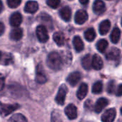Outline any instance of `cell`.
Instances as JSON below:
<instances>
[{
  "label": "cell",
  "instance_id": "11",
  "mask_svg": "<svg viewBox=\"0 0 122 122\" xmlns=\"http://www.w3.org/2000/svg\"><path fill=\"white\" fill-rule=\"evenodd\" d=\"M120 54H121L120 50H119V49H117V48L113 47V48H112V49L109 51V52L107 54L106 58H107L108 60L114 61V60H117V59H119Z\"/></svg>",
  "mask_w": 122,
  "mask_h": 122
},
{
  "label": "cell",
  "instance_id": "16",
  "mask_svg": "<svg viewBox=\"0 0 122 122\" xmlns=\"http://www.w3.org/2000/svg\"><path fill=\"white\" fill-rule=\"evenodd\" d=\"M87 93H88V86L86 84L83 83L80 85L76 95L79 100H82L86 97Z\"/></svg>",
  "mask_w": 122,
  "mask_h": 122
},
{
  "label": "cell",
  "instance_id": "8",
  "mask_svg": "<svg viewBox=\"0 0 122 122\" xmlns=\"http://www.w3.org/2000/svg\"><path fill=\"white\" fill-rule=\"evenodd\" d=\"M88 19V14L84 10H79L75 15V22L78 24H83Z\"/></svg>",
  "mask_w": 122,
  "mask_h": 122
},
{
  "label": "cell",
  "instance_id": "5",
  "mask_svg": "<svg viewBox=\"0 0 122 122\" xmlns=\"http://www.w3.org/2000/svg\"><path fill=\"white\" fill-rule=\"evenodd\" d=\"M36 36L39 39V41L41 43H45L49 39V35L46 30V28L43 26L40 25L36 28Z\"/></svg>",
  "mask_w": 122,
  "mask_h": 122
},
{
  "label": "cell",
  "instance_id": "32",
  "mask_svg": "<svg viewBox=\"0 0 122 122\" xmlns=\"http://www.w3.org/2000/svg\"><path fill=\"white\" fill-rule=\"evenodd\" d=\"M115 81H110L108 84V86H107V92L109 94H112L115 91Z\"/></svg>",
  "mask_w": 122,
  "mask_h": 122
},
{
  "label": "cell",
  "instance_id": "2",
  "mask_svg": "<svg viewBox=\"0 0 122 122\" xmlns=\"http://www.w3.org/2000/svg\"><path fill=\"white\" fill-rule=\"evenodd\" d=\"M19 108V105L17 104H4L2 102H0V114L3 117H6Z\"/></svg>",
  "mask_w": 122,
  "mask_h": 122
},
{
  "label": "cell",
  "instance_id": "13",
  "mask_svg": "<svg viewBox=\"0 0 122 122\" xmlns=\"http://www.w3.org/2000/svg\"><path fill=\"white\" fill-rule=\"evenodd\" d=\"M38 9H39V5L36 1H29L26 4L24 7V11L26 13L34 14L38 10Z\"/></svg>",
  "mask_w": 122,
  "mask_h": 122
},
{
  "label": "cell",
  "instance_id": "26",
  "mask_svg": "<svg viewBox=\"0 0 122 122\" xmlns=\"http://www.w3.org/2000/svg\"><path fill=\"white\" fill-rule=\"evenodd\" d=\"M107 46H108V42L105 39H101L97 44V48L98 51L102 53H104L106 51Z\"/></svg>",
  "mask_w": 122,
  "mask_h": 122
},
{
  "label": "cell",
  "instance_id": "35",
  "mask_svg": "<svg viewBox=\"0 0 122 122\" xmlns=\"http://www.w3.org/2000/svg\"><path fill=\"white\" fill-rule=\"evenodd\" d=\"M117 96H118V97L122 96V84H120L118 86V89L117 92Z\"/></svg>",
  "mask_w": 122,
  "mask_h": 122
},
{
  "label": "cell",
  "instance_id": "19",
  "mask_svg": "<svg viewBox=\"0 0 122 122\" xmlns=\"http://www.w3.org/2000/svg\"><path fill=\"white\" fill-rule=\"evenodd\" d=\"M23 36L22 30L19 28L14 29L10 33V38L14 41H19L21 39Z\"/></svg>",
  "mask_w": 122,
  "mask_h": 122
},
{
  "label": "cell",
  "instance_id": "14",
  "mask_svg": "<svg viewBox=\"0 0 122 122\" xmlns=\"http://www.w3.org/2000/svg\"><path fill=\"white\" fill-rule=\"evenodd\" d=\"M93 9L97 14H101L104 13L106 9V6L104 1H102V0H96L94 3Z\"/></svg>",
  "mask_w": 122,
  "mask_h": 122
},
{
  "label": "cell",
  "instance_id": "28",
  "mask_svg": "<svg viewBox=\"0 0 122 122\" xmlns=\"http://www.w3.org/2000/svg\"><path fill=\"white\" fill-rule=\"evenodd\" d=\"M51 122H62L60 114L56 111L53 112L51 114Z\"/></svg>",
  "mask_w": 122,
  "mask_h": 122
},
{
  "label": "cell",
  "instance_id": "34",
  "mask_svg": "<svg viewBox=\"0 0 122 122\" xmlns=\"http://www.w3.org/2000/svg\"><path fill=\"white\" fill-rule=\"evenodd\" d=\"M5 86V78L4 76L0 75V92L3 90Z\"/></svg>",
  "mask_w": 122,
  "mask_h": 122
},
{
  "label": "cell",
  "instance_id": "12",
  "mask_svg": "<svg viewBox=\"0 0 122 122\" xmlns=\"http://www.w3.org/2000/svg\"><path fill=\"white\" fill-rule=\"evenodd\" d=\"M10 24L14 26V27H17L19 26L21 24V21H22V16H21V14L19 12H16V13H14L11 17H10Z\"/></svg>",
  "mask_w": 122,
  "mask_h": 122
},
{
  "label": "cell",
  "instance_id": "33",
  "mask_svg": "<svg viewBox=\"0 0 122 122\" xmlns=\"http://www.w3.org/2000/svg\"><path fill=\"white\" fill-rule=\"evenodd\" d=\"M84 107H85V109H87V110H92V109H93V107H94V105H93V102H92L91 100H89V99L87 100V101L85 102Z\"/></svg>",
  "mask_w": 122,
  "mask_h": 122
},
{
  "label": "cell",
  "instance_id": "40",
  "mask_svg": "<svg viewBox=\"0 0 122 122\" xmlns=\"http://www.w3.org/2000/svg\"><path fill=\"white\" fill-rule=\"evenodd\" d=\"M121 114H122V109H121Z\"/></svg>",
  "mask_w": 122,
  "mask_h": 122
},
{
  "label": "cell",
  "instance_id": "41",
  "mask_svg": "<svg viewBox=\"0 0 122 122\" xmlns=\"http://www.w3.org/2000/svg\"></svg>",
  "mask_w": 122,
  "mask_h": 122
},
{
  "label": "cell",
  "instance_id": "18",
  "mask_svg": "<svg viewBox=\"0 0 122 122\" xmlns=\"http://www.w3.org/2000/svg\"><path fill=\"white\" fill-rule=\"evenodd\" d=\"M111 27V23L109 20L103 21L99 25V32L102 35H105L108 33Z\"/></svg>",
  "mask_w": 122,
  "mask_h": 122
},
{
  "label": "cell",
  "instance_id": "20",
  "mask_svg": "<svg viewBox=\"0 0 122 122\" xmlns=\"http://www.w3.org/2000/svg\"><path fill=\"white\" fill-rule=\"evenodd\" d=\"M73 44H74V49L77 52H80L84 49V43H83L81 39L79 36H76L74 38Z\"/></svg>",
  "mask_w": 122,
  "mask_h": 122
},
{
  "label": "cell",
  "instance_id": "39",
  "mask_svg": "<svg viewBox=\"0 0 122 122\" xmlns=\"http://www.w3.org/2000/svg\"><path fill=\"white\" fill-rule=\"evenodd\" d=\"M1 58H2V54H1V52L0 51V61H1Z\"/></svg>",
  "mask_w": 122,
  "mask_h": 122
},
{
  "label": "cell",
  "instance_id": "4",
  "mask_svg": "<svg viewBox=\"0 0 122 122\" xmlns=\"http://www.w3.org/2000/svg\"><path fill=\"white\" fill-rule=\"evenodd\" d=\"M67 92H68L67 86L65 84H62L59 87L57 95L55 98V101L59 105H63L64 104L65 98H66Z\"/></svg>",
  "mask_w": 122,
  "mask_h": 122
},
{
  "label": "cell",
  "instance_id": "21",
  "mask_svg": "<svg viewBox=\"0 0 122 122\" xmlns=\"http://www.w3.org/2000/svg\"><path fill=\"white\" fill-rule=\"evenodd\" d=\"M53 39L54 41H55V43L58 45V46H63L65 42V38H64V35L61 33V32H56L54 33V36H53Z\"/></svg>",
  "mask_w": 122,
  "mask_h": 122
},
{
  "label": "cell",
  "instance_id": "43",
  "mask_svg": "<svg viewBox=\"0 0 122 122\" xmlns=\"http://www.w3.org/2000/svg\"></svg>",
  "mask_w": 122,
  "mask_h": 122
},
{
  "label": "cell",
  "instance_id": "30",
  "mask_svg": "<svg viewBox=\"0 0 122 122\" xmlns=\"http://www.w3.org/2000/svg\"><path fill=\"white\" fill-rule=\"evenodd\" d=\"M21 0H7V4L10 8H16L20 5Z\"/></svg>",
  "mask_w": 122,
  "mask_h": 122
},
{
  "label": "cell",
  "instance_id": "23",
  "mask_svg": "<svg viewBox=\"0 0 122 122\" xmlns=\"http://www.w3.org/2000/svg\"><path fill=\"white\" fill-rule=\"evenodd\" d=\"M120 36H121V31L119 30V28L116 27L113 29L112 34H111V40L113 43L117 44L118 43V41L120 39Z\"/></svg>",
  "mask_w": 122,
  "mask_h": 122
},
{
  "label": "cell",
  "instance_id": "38",
  "mask_svg": "<svg viewBox=\"0 0 122 122\" xmlns=\"http://www.w3.org/2000/svg\"><path fill=\"white\" fill-rule=\"evenodd\" d=\"M2 9H3V4H2V2H1V1L0 0V13L1 12Z\"/></svg>",
  "mask_w": 122,
  "mask_h": 122
},
{
  "label": "cell",
  "instance_id": "25",
  "mask_svg": "<svg viewBox=\"0 0 122 122\" xmlns=\"http://www.w3.org/2000/svg\"><path fill=\"white\" fill-rule=\"evenodd\" d=\"M84 36H85V39L87 41H92L96 37V32L94 31V29H92V28H90V29H87L84 33Z\"/></svg>",
  "mask_w": 122,
  "mask_h": 122
},
{
  "label": "cell",
  "instance_id": "31",
  "mask_svg": "<svg viewBox=\"0 0 122 122\" xmlns=\"http://www.w3.org/2000/svg\"><path fill=\"white\" fill-rule=\"evenodd\" d=\"M13 62V57L11 54H6L3 59V64L4 65H9L10 64H11Z\"/></svg>",
  "mask_w": 122,
  "mask_h": 122
},
{
  "label": "cell",
  "instance_id": "7",
  "mask_svg": "<svg viewBox=\"0 0 122 122\" xmlns=\"http://www.w3.org/2000/svg\"><path fill=\"white\" fill-rule=\"evenodd\" d=\"M81 78V73L79 72V71H74V72H72L71 74H70L68 76V77L66 79V81H67V82H69V84L71 86H74L79 83Z\"/></svg>",
  "mask_w": 122,
  "mask_h": 122
},
{
  "label": "cell",
  "instance_id": "17",
  "mask_svg": "<svg viewBox=\"0 0 122 122\" xmlns=\"http://www.w3.org/2000/svg\"><path fill=\"white\" fill-rule=\"evenodd\" d=\"M59 14H60V16L62 18V19H64L66 21H70L71 16V11L69 7L65 6V7L62 8L60 10Z\"/></svg>",
  "mask_w": 122,
  "mask_h": 122
},
{
  "label": "cell",
  "instance_id": "15",
  "mask_svg": "<svg viewBox=\"0 0 122 122\" xmlns=\"http://www.w3.org/2000/svg\"><path fill=\"white\" fill-rule=\"evenodd\" d=\"M103 65H104V63L102 61V59L98 54H95L92 59V66H93V68L96 70H100L102 69Z\"/></svg>",
  "mask_w": 122,
  "mask_h": 122
},
{
  "label": "cell",
  "instance_id": "36",
  "mask_svg": "<svg viewBox=\"0 0 122 122\" xmlns=\"http://www.w3.org/2000/svg\"><path fill=\"white\" fill-rule=\"evenodd\" d=\"M4 29H5L4 24L2 22H0V36L3 34V33L4 31Z\"/></svg>",
  "mask_w": 122,
  "mask_h": 122
},
{
  "label": "cell",
  "instance_id": "27",
  "mask_svg": "<svg viewBox=\"0 0 122 122\" xmlns=\"http://www.w3.org/2000/svg\"><path fill=\"white\" fill-rule=\"evenodd\" d=\"M103 89V84L102 81H97L92 87V92L95 94H99L102 93Z\"/></svg>",
  "mask_w": 122,
  "mask_h": 122
},
{
  "label": "cell",
  "instance_id": "29",
  "mask_svg": "<svg viewBox=\"0 0 122 122\" xmlns=\"http://www.w3.org/2000/svg\"><path fill=\"white\" fill-rule=\"evenodd\" d=\"M60 0H47V5L53 9H56L60 4Z\"/></svg>",
  "mask_w": 122,
  "mask_h": 122
},
{
  "label": "cell",
  "instance_id": "24",
  "mask_svg": "<svg viewBox=\"0 0 122 122\" xmlns=\"http://www.w3.org/2000/svg\"><path fill=\"white\" fill-rule=\"evenodd\" d=\"M8 122H27V119L22 114H16L13 115L8 120Z\"/></svg>",
  "mask_w": 122,
  "mask_h": 122
},
{
  "label": "cell",
  "instance_id": "9",
  "mask_svg": "<svg viewBox=\"0 0 122 122\" xmlns=\"http://www.w3.org/2000/svg\"><path fill=\"white\" fill-rule=\"evenodd\" d=\"M65 114L69 119H75L77 117V109L74 104H69L65 109Z\"/></svg>",
  "mask_w": 122,
  "mask_h": 122
},
{
  "label": "cell",
  "instance_id": "1",
  "mask_svg": "<svg viewBox=\"0 0 122 122\" xmlns=\"http://www.w3.org/2000/svg\"><path fill=\"white\" fill-rule=\"evenodd\" d=\"M47 66L54 71H59L61 69L63 61L61 56L57 52H51L49 54L46 60Z\"/></svg>",
  "mask_w": 122,
  "mask_h": 122
},
{
  "label": "cell",
  "instance_id": "22",
  "mask_svg": "<svg viewBox=\"0 0 122 122\" xmlns=\"http://www.w3.org/2000/svg\"><path fill=\"white\" fill-rule=\"evenodd\" d=\"M81 64L82 66L86 69V70H90L92 67V56L89 54L86 55L81 61Z\"/></svg>",
  "mask_w": 122,
  "mask_h": 122
},
{
  "label": "cell",
  "instance_id": "10",
  "mask_svg": "<svg viewBox=\"0 0 122 122\" xmlns=\"http://www.w3.org/2000/svg\"><path fill=\"white\" fill-rule=\"evenodd\" d=\"M109 104V101L106 98H100L97 100L94 109L95 112L97 113H100Z\"/></svg>",
  "mask_w": 122,
  "mask_h": 122
},
{
  "label": "cell",
  "instance_id": "42",
  "mask_svg": "<svg viewBox=\"0 0 122 122\" xmlns=\"http://www.w3.org/2000/svg\"><path fill=\"white\" fill-rule=\"evenodd\" d=\"M69 1H71V0H69Z\"/></svg>",
  "mask_w": 122,
  "mask_h": 122
},
{
  "label": "cell",
  "instance_id": "6",
  "mask_svg": "<svg viewBox=\"0 0 122 122\" xmlns=\"http://www.w3.org/2000/svg\"><path fill=\"white\" fill-rule=\"evenodd\" d=\"M116 114L115 109H109L102 116V122H114L116 118Z\"/></svg>",
  "mask_w": 122,
  "mask_h": 122
},
{
  "label": "cell",
  "instance_id": "3",
  "mask_svg": "<svg viewBox=\"0 0 122 122\" xmlns=\"http://www.w3.org/2000/svg\"><path fill=\"white\" fill-rule=\"evenodd\" d=\"M36 81L38 84H43L46 82L47 81V76L46 74L44 71L43 66L39 64L37 65L36 69V78H35Z\"/></svg>",
  "mask_w": 122,
  "mask_h": 122
},
{
  "label": "cell",
  "instance_id": "37",
  "mask_svg": "<svg viewBox=\"0 0 122 122\" xmlns=\"http://www.w3.org/2000/svg\"><path fill=\"white\" fill-rule=\"evenodd\" d=\"M89 0H79L80 3L83 5H86L89 3Z\"/></svg>",
  "mask_w": 122,
  "mask_h": 122
}]
</instances>
